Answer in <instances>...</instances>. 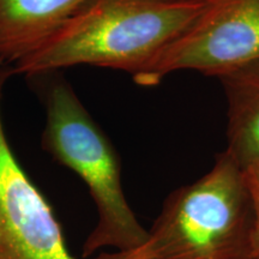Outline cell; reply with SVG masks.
<instances>
[{"label": "cell", "mask_w": 259, "mask_h": 259, "mask_svg": "<svg viewBox=\"0 0 259 259\" xmlns=\"http://www.w3.org/2000/svg\"><path fill=\"white\" fill-rule=\"evenodd\" d=\"M209 3L197 0H89L46 41L16 63L28 78L77 65L134 74L183 34Z\"/></svg>", "instance_id": "6da1fadb"}, {"label": "cell", "mask_w": 259, "mask_h": 259, "mask_svg": "<svg viewBox=\"0 0 259 259\" xmlns=\"http://www.w3.org/2000/svg\"><path fill=\"white\" fill-rule=\"evenodd\" d=\"M252 227L245 170L223 151L208 173L167 197L143 244L93 259H240L251 254Z\"/></svg>", "instance_id": "7a4b0ae2"}, {"label": "cell", "mask_w": 259, "mask_h": 259, "mask_svg": "<svg viewBox=\"0 0 259 259\" xmlns=\"http://www.w3.org/2000/svg\"><path fill=\"white\" fill-rule=\"evenodd\" d=\"M50 76L41 89L46 111L41 145L83 180L99 213L97 225L83 245L82 257L105 247L115 252L135 250L145 241L148 229L139 223L125 197L118 154L71 84L61 76Z\"/></svg>", "instance_id": "3957f363"}, {"label": "cell", "mask_w": 259, "mask_h": 259, "mask_svg": "<svg viewBox=\"0 0 259 259\" xmlns=\"http://www.w3.org/2000/svg\"><path fill=\"white\" fill-rule=\"evenodd\" d=\"M259 61V0H212L183 34L131 74L154 87L178 71L220 77Z\"/></svg>", "instance_id": "277c9868"}, {"label": "cell", "mask_w": 259, "mask_h": 259, "mask_svg": "<svg viewBox=\"0 0 259 259\" xmlns=\"http://www.w3.org/2000/svg\"><path fill=\"white\" fill-rule=\"evenodd\" d=\"M11 74V66L0 65V259H74L51 205L6 137L2 101Z\"/></svg>", "instance_id": "5b68a950"}, {"label": "cell", "mask_w": 259, "mask_h": 259, "mask_svg": "<svg viewBox=\"0 0 259 259\" xmlns=\"http://www.w3.org/2000/svg\"><path fill=\"white\" fill-rule=\"evenodd\" d=\"M89 0H0V64L14 66Z\"/></svg>", "instance_id": "8992f818"}, {"label": "cell", "mask_w": 259, "mask_h": 259, "mask_svg": "<svg viewBox=\"0 0 259 259\" xmlns=\"http://www.w3.org/2000/svg\"><path fill=\"white\" fill-rule=\"evenodd\" d=\"M219 79L228 106L225 151L246 169L259 162V61Z\"/></svg>", "instance_id": "52a82bcc"}, {"label": "cell", "mask_w": 259, "mask_h": 259, "mask_svg": "<svg viewBox=\"0 0 259 259\" xmlns=\"http://www.w3.org/2000/svg\"><path fill=\"white\" fill-rule=\"evenodd\" d=\"M245 177L253 206V227L251 235V254L259 259V162L246 168Z\"/></svg>", "instance_id": "ba28073f"}, {"label": "cell", "mask_w": 259, "mask_h": 259, "mask_svg": "<svg viewBox=\"0 0 259 259\" xmlns=\"http://www.w3.org/2000/svg\"><path fill=\"white\" fill-rule=\"evenodd\" d=\"M240 259H258V258H255L252 254H250V255H247V257H244V258H240Z\"/></svg>", "instance_id": "9c48e42d"}, {"label": "cell", "mask_w": 259, "mask_h": 259, "mask_svg": "<svg viewBox=\"0 0 259 259\" xmlns=\"http://www.w3.org/2000/svg\"><path fill=\"white\" fill-rule=\"evenodd\" d=\"M197 2H205V3H210V2H212V0H197Z\"/></svg>", "instance_id": "30bf717a"}]
</instances>
